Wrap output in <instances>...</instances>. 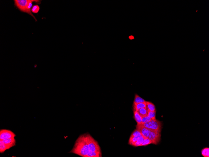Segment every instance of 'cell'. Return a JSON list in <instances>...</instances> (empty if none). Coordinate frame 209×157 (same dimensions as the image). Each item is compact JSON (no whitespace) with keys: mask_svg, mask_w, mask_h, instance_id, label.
Segmentation results:
<instances>
[{"mask_svg":"<svg viewBox=\"0 0 209 157\" xmlns=\"http://www.w3.org/2000/svg\"><path fill=\"white\" fill-rule=\"evenodd\" d=\"M70 152L83 157H102L98 142L87 133L80 135Z\"/></svg>","mask_w":209,"mask_h":157,"instance_id":"cell-1","label":"cell"},{"mask_svg":"<svg viewBox=\"0 0 209 157\" xmlns=\"http://www.w3.org/2000/svg\"><path fill=\"white\" fill-rule=\"evenodd\" d=\"M140 124L149 129L155 130H161L162 128V122L156 119L151 120L150 121Z\"/></svg>","mask_w":209,"mask_h":157,"instance_id":"cell-2","label":"cell"},{"mask_svg":"<svg viewBox=\"0 0 209 157\" xmlns=\"http://www.w3.org/2000/svg\"><path fill=\"white\" fill-rule=\"evenodd\" d=\"M150 132L148 138L151 140L152 144H157L161 139V130H155L151 129H150Z\"/></svg>","mask_w":209,"mask_h":157,"instance_id":"cell-3","label":"cell"},{"mask_svg":"<svg viewBox=\"0 0 209 157\" xmlns=\"http://www.w3.org/2000/svg\"><path fill=\"white\" fill-rule=\"evenodd\" d=\"M15 5L20 11L27 13L26 8L29 0H15Z\"/></svg>","mask_w":209,"mask_h":157,"instance_id":"cell-4","label":"cell"},{"mask_svg":"<svg viewBox=\"0 0 209 157\" xmlns=\"http://www.w3.org/2000/svg\"><path fill=\"white\" fill-rule=\"evenodd\" d=\"M16 135L13 132L9 130L2 129L0 131V139H3L8 138H15Z\"/></svg>","mask_w":209,"mask_h":157,"instance_id":"cell-5","label":"cell"},{"mask_svg":"<svg viewBox=\"0 0 209 157\" xmlns=\"http://www.w3.org/2000/svg\"><path fill=\"white\" fill-rule=\"evenodd\" d=\"M136 129L141 133L142 136L145 138H148V136L150 132V129L144 127L141 124L137 125L136 126Z\"/></svg>","mask_w":209,"mask_h":157,"instance_id":"cell-6","label":"cell"},{"mask_svg":"<svg viewBox=\"0 0 209 157\" xmlns=\"http://www.w3.org/2000/svg\"><path fill=\"white\" fill-rule=\"evenodd\" d=\"M41 1L40 0H29L28 2L27 5V8H26V10H27V13L29 14L30 15H31V16H32L35 19L36 21H37V20L36 18L35 17H34V16L33 15V14H32V12H31V8H32V3L33 2H36L37 3H38L39 4H40L41 3Z\"/></svg>","mask_w":209,"mask_h":157,"instance_id":"cell-7","label":"cell"},{"mask_svg":"<svg viewBox=\"0 0 209 157\" xmlns=\"http://www.w3.org/2000/svg\"><path fill=\"white\" fill-rule=\"evenodd\" d=\"M2 140L7 146L8 149L16 146V141L15 138H8Z\"/></svg>","mask_w":209,"mask_h":157,"instance_id":"cell-8","label":"cell"},{"mask_svg":"<svg viewBox=\"0 0 209 157\" xmlns=\"http://www.w3.org/2000/svg\"><path fill=\"white\" fill-rule=\"evenodd\" d=\"M147 107V104L146 102L142 103H137L135 105H133V110L134 111H137L140 109Z\"/></svg>","mask_w":209,"mask_h":157,"instance_id":"cell-9","label":"cell"},{"mask_svg":"<svg viewBox=\"0 0 209 157\" xmlns=\"http://www.w3.org/2000/svg\"><path fill=\"white\" fill-rule=\"evenodd\" d=\"M137 111L142 117H144L148 115V110L147 107L140 109Z\"/></svg>","mask_w":209,"mask_h":157,"instance_id":"cell-10","label":"cell"},{"mask_svg":"<svg viewBox=\"0 0 209 157\" xmlns=\"http://www.w3.org/2000/svg\"><path fill=\"white\" fill-rule=\"evenodd\" d=\"M134 119L137 123V125L141 124L142 117L141 116L137 111H134Z\"/></svg>","mask_w":209,"mask_h":157,"instance_id":"cell-11","label":"cell"},{"mask_svg":"<svg viewBox=\"0 0 209 157\" xmlns=\"http://www.w3.org/2000/svg\"><path fill=\"white\" fill-rule=\"evenodd\" d=\"M146 101H145L141 97L137 94H135V99L133 105H135L137 103H142V102H145Z\"/></svg>","mask_w":209,"mask_h":157,"instance_id":"cell-12","label":"cell"},{"mask_svg":"<svg viewBox=\"0 0 209 157\" xmlns=\"http://www.w3.org/2000/svg\"><path fill=\"white\" fill-rule=\"evenodd\" d=\"M8 149V148L3 142L2 140L0 139V153H3Z\"/></svg>","mask_w":209,"mask_h":157,"instance_id":"cell-13","label":"cell"},{"mask_svg":"<svg viewBox=\"0 0 209 157\" xmlns=\"http://www.w3.org/2000/svg\"><path fill=\"white\" fill-rule=\"evenodd\" d=\"M145 138L142 136H140L138 137L137 141L134 144L133 146L135 147L140 146L142 144Z\"/></svg>","mask_w":209,"mask_h":157,"instance_id":"cell-14","label":"cell"},{"mask_svg":"<svg viewBox=\"0 0 209 157\" xmlns=\"http://www.w3.org/2000/svg\"><path fill=\"white\" fill-rule=\"evenodd\" d=\"M147 105V108L148 109V111H156V108L155 106L151 102L146 101Z\"/></svg>","mask_w":209,"mask_h":157,"instance_id":"cell-15","label":"cell"},{"mask_svg":"<svg viewBox=\"0 0 209 157\" xmlns=\"http://www.w3.org/2000/svg\"><path fill=\"white\" fill-rule=\"evenodd\" d=\"M138 137L131 136L130 138L129 141V144L131 145L132 146H133L134 144L137 141Z\"/></svg>","mask_w":209,"mask_h":157,"instance_id":"cell-16","label":"cell"},{"mask_svg":"<svg viewBox=\"0 0 209 157\" xmlns=\"http://www.w3.org/2000/svg\"><path fill=\"white\" fill-rule=\"evenodd\" d=\"M202 154L204 157H209V148H205L202 149L201 151Z\"/></svg>","mask_w":209,"mask_h":157,"instance_id":"cell-17","label":"cell"},{"mask_svg":"<svg viewBox=\"0 0 209 157\" xmlns=\"http://www.w3.org/2000/svg\"><path fill=\"white\" fill-rule=\"evenodd\" d=\"M40 10V7L37 5H33L31 9V11L33 13L37 14Z\"/></svg>","mask_w":209,"mask_h":157,"instance_id":"cell-18","label":"cell"},{"mask_svg":"<svg viewBox=\"0 0 209 157\" xmlns=\"http://www.w3.org/2000/svg\"><path fill=\"white\" fill-rule=\"evenodd\" d=\"M156 111H148V116L150 117L151 120H155Z\"/></svg>","mask_w":209,"mask_h":157,"instance_id":"cell-19","label":"cell"},{"mask_svg":"<svg viewBox=\"0 0 209 157\" xmlns=\"http://www.w3.org/2000/svg\"><path fill=\"white\" fill-rule=\"evenodd\" d=\"M150 144H152L151 140L148 138H145L142 144L140 146H146Z\"/></svg>","mask_w":209,"mask_h":157,"instance_id":"cell-20","label":"cell"},{"mask_svg":"<svg viewBox=\"0 0 209 157\" xmlns=\"http://www.w3.org/2000/svg\"><path fill=\"white\" fill-rule=\"evenodd\" d=\"M131 136L136 137H139L142 136L141 133L138 129H136L132 133Z\"/></svg>","mask_w":209,"mask_h":157,"instance_id":"cell-21","label":"cell"},{"mask_svg":"<svg viewBox=\"0 0 209 157\" xmlns=\"http://www.w3.org/2000/svg\"><path fill=\"white\" fill-rule=\"evenodd\" d=\"M151 120V119L148 115L147 116L144 117H142V123H144L150 121Z\"/></svg>","mask_w":209,"mask_h":157,"instance_id":"cell-22","label":"cell"},{"mask_svg":"<svg viewBox=\"0 0 209 157\" xmlns=\"http://www.w3.org/2000/svg\"><path fill=\"white\" fill-rule=\"evenodd\" d=\"M129 38L130 39H131V40H132V39H133L134 38V37L133 36H131L129 37Z\"/></svg>","mask_w":209,"mask_h":157,"instance_id":"cell-23","label":"cell"}]
</instances>
